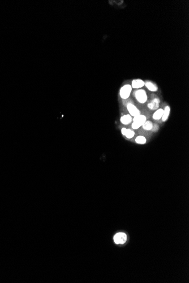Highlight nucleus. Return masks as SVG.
<instances>
[{
	"label": "nucleus",
	"instance_id": "f257e3e1",
	"mask_svg": "<svg viewBox=\"0 0 189 283\" xmlns=\"http://www.w3.org/2000/svg\"><path fill=\"white\" fill-rule=\"evenodd\" d=\"M132 91V87L130 84H126L122 86L119 91V95L122 99L129 98Z\"/></svg>",
	"mask_w": 189,
	"mask_h": 283
},
{
	"label": "nucleus",
	"instance_id": "f03ea898",
	"mask_svg": "<svg viewBox=\"0 0 189 283\" xmlns=\"http://www.w3.org/2000/svg\"><path fill=\"white\" fill-rule=\"evenodd\" d=\"M135 97L138 102L144 104L147 101V95L145 90L139 89L135 92Z\"/></svg>",
	"mask_w": 189,
	"mask_h": 283
},
{
	"label": "nucleus",
	"instance_id": "7ed1b4c3",
	"mask_svg": "<svg viewBox=\"0 0 189 283\" xmlns=\"http://www.w3.org/2000/svg\"><path fill=\"white\" fill-rule=\"evenodd\" d=\"M114 241L117 244H123L127 240V236L125 234L119 232L116 234L113 237Z\"/></svg>",
	"mask_w": 189,
	"mask_h": 283
},
{
	"label": "nucleus",
	"instance_id": "20e7f679",
	"mask_svg": "<svg viewBox=\"0 0 189 283\" xmlns=\"http://www.w3.org/2000/svg\"><path fill=\"white\" fill-rule=\"evenodd\" d=\"M127 109L129 113V114L131 117H136L141 114L139 110L132 103H129L127 105Z\"/></svg>",
	"mask_w": 189,
	"mask_h": 283
},
{
	"label": "nucleus",
	"instance_id": "39448f33",
	"mask_svg": "<svg viewBox=\"0 0 189 283\" xmlns=\"http://www.w3.org/2000/svg\"><path fill=\"white\" fill-rule=\"evenodd\" d=\"M160 99L156 97L153 98L148 104L147 107L151 110H156L160 106Z\"/></svg>",
	"mask_w": 189,
	"mask_h": 283
},
{
	"label": "nucleus",
	"instance_id": "423d86ee",
	"mask_svg": "<svg viewBox=\"0 0 189 283\" xmlns=\"http://www.w3.org/2000/svg\"><path fill=\"white\" fill-rule=\"evenodd\" d=\"M145 82H144L142 79H134L131 82V87L132 88L134 89H141L142 87L144 86Z\"/></svg>",
	"mask_w": 189,
	"mask_h": 283
},
{
	"label": "nucleus",
	"instance_id": "0eeeda50",
	"mask_svg": "<svg viewBox=\"0 0 189 283\" xmlns=\"http://www.w3.org/2000/svg\"><path fill=\"white\" fill-rule=\"evenodd\" d=\"M147 121V118L146 117L143 115H138L136 117H134L132 119V122L137 123V124L142 126V125L145 123V122Z\"/></svg>",
	"mask_w": 189,
	"mask_h": 283
},
{
	"label": "nucleus",
	"instance_id": "6e6552de",
	"mask_svg": "<svg viewBox=\"0 0 189 283\" xmlns=\"http://www.w3.org/2000/svg\"><path fill=\"white\" fill-rule=\"evenodd\" d=\"M121 133L128 139H131L135 135V132L132 130L126 128H122L121 129Z\"/></svg>",
	"mask_w": 189,
	"mask_h": 283
},
{
	"label": "nucleus",
	"instance_id": "1a4fd4ad",
	"mask_svg": "<svg viewBox=\"0 0 189 283\" xmlns=\"http://www.w3.org/2000/svg\"><path fill=\"white\" fill-rule=\"evenodd\" d=\"M144 85L151 92H156L158 90V87L155 83H153L151 81H147L145 82Z\"/></svg>",
	"mask_w": 189,
	"mask_h": 283
},
{
	"label": "nucleus",
	"instance_id": "9d476101",
	"mask_svg": "<svg viewBox=\"0 0 189 283\" xmlns=\"http://www.w3.org/2000/svg\"><path fill=\"white\" fill-rule=\"evenodd\" d=\"M120 121L122 124L124 125H128L132 121V118L130 114H126L121 117Z\"/></svg>",
	"mask_w": 189,
	"mask_h": 283
},
{
	"label": "nucleus",
	"instance_id": "9b49d317",
	"mask_svg": "<svg viewBox=\"0 0 189 283\" xmlns=\"http://www.w3.org/2000/svg\"><path fill=\"white\" fill-rule=\"evenodd\" d=\"M163 113H164V110L163 109H158L154 113L152 118L156 120H160L161 118H162Z\"/></svg>",
	"mask_w": 189,
	"mask_h": 283
},
{
	"label": "nucleus",
	"instance_id": "f8f14e48",
	"mask_svg": "<svg viewBox=\"0 0 189 283\" xmlns=\"http://www.w3.org/2000/svg\"><path fill=\"white\" fill-rule=\"evenodd\" d=\"M170 108L169 106H166L164 110V113L162 117V120L163 122H166L168 119L169 118V116L170 115Z\"/></svg>",
	"mask_w": 189,
	"mask_h": 283
},
{
	"label": "nucleus",
	"instance_id": "ddd939ff",
	"mask_svg": "<svg viewBox=\"0 0 189 283\" xmlns=\"http://www.w3.org/2000/svg\"><path fill=\"white\" fill-rule=\"evenodd\" d=\"M142 126L144 130H146V131H150V130H152V127H153L154 125H153V123L152 122L148 120V121H146L145 123L142 125Z\"/></svg>",
	"mask_w": 189,
	"mask_h": 283
},
{
	"label": "nucleus",
	"instance_id": "4468645a",
	"mask_svg": "<svg viewBox=\"0 0 189 283\" xmlns=\"http://www.w3.org/2000/svg\"><path fill=\"white\" fill-rule=\"evenodd\" d=\"M135 142L138 144H144L146 143L147 140L144 136H139L135 139Z\"/></svg>",
	"mask_w": 189,
	"mask_h": 283
},
{
	"label": "nucleus",
	"instance_id": "2eb2a0df",
	"mask_svg": "<svg viewBox=\"0 0 189 283\" xmlns=\"http://www.w3.org/2000/svg\"><path fill=\"white\" fill-rule=\"evenodd\" d=\"M141 127V126H139V125L137 124V123H134V122H132V124H131V127H132V129H134V130H138V129H139V128Z\"/></svg>",
	"mask_w": 189,
	"mask_h": 283
}]
</instances>
